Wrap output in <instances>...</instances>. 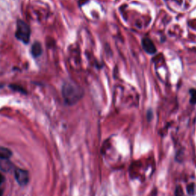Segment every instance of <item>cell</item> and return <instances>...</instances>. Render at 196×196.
Returning <instances> with one entry per match:
<instances>
[{
    "mask_svg": "<svg viewBox=\"0 0 196 196\" xmlns=\"http://www.w3.org/2000/svg\"><path fill=\"white\" fill-rule=\"evenodd\" d=\"M12 155V152L9 149L0 146V160H9Z\"/></svg>",
    "mask_w": 196,
    "mask_h": 196,
    "instance_id": "cell-7",
    "label": "cell"
},
{
    "mask_svg": "<svg viewBox=\"0 0 196 196\" xmlns=\"http://www.w3.org/2000/svg\"><path fill=\"white\" fill-rule=\"evenodd\" d=\"M61 93L64 102L68 105L75 104L81 99L84 94L82 89L76 83L71 81L64 83Z\"/></svg>",
    "mask_w": 196,
    "mask_h": 196,
    "instance_id": "cell-1",
    "label": "cell"
},
{
    "mask_svg": "<svg viewBox=\"0 0 196 196\" xmlns=\"http://www.w3.org/2000/svg\"><path fill=\"white\" fill-rule=\"evenodd\" d=\"M15 178L16 181L22 186L26 185L29 181V175L28 171L22 169H15Z\"/></svg>",
    "mask_w": 196,
    "mask_h": 196,
    "instance_id": "cell-3",
    "label": "cell"
},
{
    "mask_svg": "<svg viewBox=\"0 0 196 196\" xmlns=\"http://www.w3.org/2000/svg\"><path fill=\"white\" fill-rule=\"evenodd\" d=\"M187 192L188 194L190 195H193L195 192V185L194 183H191L189 184L187 186Z\"/></svg>",
    "mask_w": 196,
    "mask_h": 196,
    "instance_id": "cell-8",
    "label": "cell"
},
{
    "mask_svg": "<svg viewBox=\"0 0 196 196\" xmlns=\"http://www.w3.org/2000/svg\"><path fill=\"white\" fill-rule=\"evenodd\" d=\"M175 196H185L182 188L179 186V185L176 186V190H175Z\"/></svg>",
    "mask_w": 196,
    "mask_h": 196,
    "instance_id": "cell-10",
    "label": "cell"
},
{
    "mask_svg": "<svg viewBox=\"0 0 196 196\" xmlns=\"http://www.w3.org/2000/svg\"><path fill=\"white\" fill-rule=\"evenodd\" d=\"M143 48L144 51L148 54H154L156 51V48L154 45L153 42L148 38H145L143 39L142 42Z\"/></svg>",
    "mask_w": 196,
    "mask_h": 196,
    "instance_id": "cell-4",
    "label": "cell"
},
{
    "mask_svg": "<svg viewBox=\"0 0 196 196\" xmlns=\"http://www.w3.org/2000/svg\"><path fill=\"white\" fill-rule=\"evenodd\" d=\"M14 169V165L9 160H0V169L2 172H9Z\"/></svg>",
    "mask_w": 196,
    "mask_h": 196,
    "instance_id": "cell-5",
    "label": "cell"
},
{
    "mask_svg": "<svg viewBox=\"0 0 196 196\" xmlns=\"http://www.w3.org/2000/svg\"><path fill=\"white\" fill-rule=\"evenodd\" d=\"M4 181H5V177H4L3 175H2L0 173V185L3 183Z\"/></svg>",
    "mask_w": 196,
    "mask_h": 196,
    "instance_id": "cell-11",
    "label": "cell"
},
{
    "mask_svg": "<svg viewBox=\"0 0 196 196\" xmlns=\"http://www.w3.org/2000/svg\"><path fill=\"white\" fill-rule=\"evenodd\" d=\"M190 94H191V99H190L191 103L196 104V90H194V89H193V90H191Z\"/></svg>",
    "mask_w": 196,
    "mask_h": 196,
    "instance_id": "cell-9",
    "label": "cell"
},
{
    "mask_svg": "<svg viewBox=\"0 0 196 196\" xmlns=\"http://www.w3.org/2000/svg\"><path fill=\"white\" fill-rule=\"evenodd\" d=\"M30 35H31V29L29 26L23 20L18 19L17 21L16 31H15L16 39L23 43L28 44L29 42Z\"/></svg>",
    "mask_w": 196,
    "mask_h": 196,
    "instance_id": "cell-2",
    "label": "cell"
},
{
    "mask_svg": "<svg viewBox=\"0 0 196 196\" xmlns=\"http://www.w3.org/2000/svg\"><path fill=\"white\" fill-rule=\"evenodd\" d=\"M31 53L33 57H39V56L42 54V44L39 42H35L32 44V46H31Z\"/></svg>",
    "mask_w": 196,
    "mask_h": 196,
    "instance_id": "cell-6",
    "label": "cell"
},
{
    "mask_svg": "<svg viewBox=\"0 0 196 196\" xmlns=\"http://www.w3.org/2000/svg\"><path fill=\"white\" fill-rule=\"evenodd\" d=\"M2 195H3V190L0 188V196H2Z\"/></svg>",
    "mask_w": 196,
    "mask_h": 196,
    "instance_id": "cell-12",
    "label": "cell"
}]
</instances>
